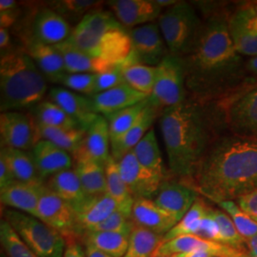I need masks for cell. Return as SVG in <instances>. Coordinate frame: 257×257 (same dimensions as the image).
Instances as JSON below:
<instances>
[{
  "instance_id": "obj_1",
  "label": "cell",
  "mask_w": 257,
  "mask_h": 257,
  "mask_svg": "<svg viewBox=\"0 0 257 257\" xmlns=\"http://www.w3.org/2000/svg\"><path fill=\"white\" fill-rule=\"evenodd\" d=\"M191 186L211 202L236 200L257 189V139L229 137L209 148Z\"/></svg>"
},
{
  "instance_id": "obj_2",
  "label": "cell",
  "mask_w": 257,
  "mask_h": 257,
  "mask_svg": "<svg viewBox=\"0 0 257 257\" xmlns=\"http://www.w3.org/2000/svg\"><path fill=\"white\" fill-rule=\"evenodd\" d=\"M182 58L186 85L197 95L207 96L231 80L238 73L242 59L231 41L228 18L211 16L191 53Z\"/></svg>"
},
{
  "instance_id": "obj_3",
  "label": "cell",
  "mask_w": 257,
  "mask_h": 257,
  "mask_svg": "<svg viewBox=\"0 0 257 257\" xmlns=\"http://www.w3.org/2000/svg\"><path fill=\"white\" fill-rule=\"evenodd\" d=\"M159 126L171 172L178 177L192 179L210 148L209 119L202 107L186 99L162 110Z\"/></svg>"
},
{
  "instance_id": "obj_4",
  "label": "cell",
  "mask_w": 257,
  "mask_h": 257,
  "mask_svg": "<svg viewBox=\"0 0 257 257\" xmlns=\"http://www.w3.org/2000/svg\"><path fill=\"white\" fill-rule=\"evenodd\" d=\"M67 41L83 52L112 64H123L132 54L128 30L113 15L101 9L85 16Z\"/></svg>"
},
{
  "instance_id": "obj_5",
  "label": "cell",
  "mask_w": 257,
  "mask_h": 257,
  "mask_svg": "<svg viewBox=\"0 0 257 257\" xmlns=\"http://www.w3.org/2000/svg\"><path fill=\"white\" fill-rule=\"evenodd\" d=\"M46 77L25 52H7L0 59V110L33 109L43 101Z\"/></svg>"
},
{
  "instance_id": "obj_6",
  "label": "cell",
  "mask_w": 257,
  "mask_h": 257,
  "mask_svg": "<svg viewBox=\"0 0 257 257\" xmlns=\"http://www.w3.org/2000/svg\"><path fill=\"white\" fill-rule=\"evenodd\" d=\"M158 26L170 54L185 57L193 50L202 31L203 24L193 6L178 1L160 15Z\"/></svg>"
},
{
  "instance_id": "obj_7",
  "label": "cell",
  "mask_w": 257,
  "mask_h": 257,
  "mask_svg": "<svg viewBox=\"0 0 257 257\" xmlns=\"http://www.w3.org/2000/svg\"><path fill=\"white\" fill-rule=\"evenodd\" d=\"M2 218L39 257H63L66 240L56 230L37 217L22 211L6 209Z\"/></svg>"
},
{
  "instance_id": "obj_8",
  "label": "cell",
  "mask_w": 257,
  "mask_h": 257,
  "mask_svg": "<svg viewBox=\"0 0 257 257\" xmlns=\"http://www.w3.org/2000/svg\"><path fill=\"white\" fill-rule=\"evenodd\" d=\"M156 67V84L149 99L162 111L186 100L185 63L182 57L170 54Z\"/></svg>"
},
{
  "instance_id": "obj_9",
  "label": "cell",
  "mask_w": 257,
  "mask_h": 257,
  "mask_svg": "<svg viewBox=\"0 0 257 257\" xmlns=\"http://www.w3.org/2000/svg\"><path fill=\"white\" fill-rule=\"evenodd\" d=\"M37 218L58 231L66 242L82 238L73 206L53 193L45 184L38 203Z\"/></svg>"
},
{
  "instance_id": "obj_10",
  "label": "cell",
  "mask_w": 257,
  "mask_h": 257,
  "mask_svg": "<svg viewBox=\"0 0 257 257\" xmlns=\"http://www.w3.org/2000/svg\"><path fill=\"white\" fill-rule=\"evenodd\" d=\"M225 118L234 137L257 139V85L230 97Z\"/></svg>"
},
{
  "instance_id": "obj_11",
  "label": "cell",
  "mask_w": 257,
  "mask_h": 257,
  "mask_svg": "<svg viewBox=\"0 0 257 257\" xmlns=\"http://www.w3.org/2000/svg\"><path fill=\"white\" fill-rule=\"evenodd\" d=\"M128 31L132 40V54L130 56L134 62L157 66L170 55L158 24L152 22Z\"/></svg>"
},
{
  "instance_id": "obj_12",
  "label": "cell",
  "mask_w": 257,
  "mask_h": 257,
  "mask_svg": "<svg viewBox=\"0 0 257 257\" xmlns=\"http://www.w3.org/2000/svg\"><path fill=\"white\" fill-rule=\"evenodd\" d=\"M1 148L21 151L33 150L38 142L36 120L21 111H5L0 114Z\"/></svg>"
},
{
  "instance_id": "obj_13",
  "label": "cell",
  "mask_w": 257,
  "mask_h": 257,
  "mask_svg": "<svg viewBox=\"0 0 257 257\" xmlns=\"http://www.w3.org/2000/svg\"><path fill=\"white\" fill-rule=\"evenodd\" d=\"M118 166L121 176L134 198H155L164 177L142 165L132 151L120 159Z\"/></svg>"
},
{
  "instance_id": "obj_14",
  "label": "cell",
  "mask_w": 257,
  "mask_h": 257,
  "mask_svg": "<svg viewBox=\"0 0 257 257\" xmlns=\"http://www.w3.org/2000/svg\"><path fill=\"white\" fill-rule=\"evenodd\" d=\"M197 198L198 193L193 187L164 179L153 200L162 210L180 221L190 211Z\"/></svg>"
},
{
  "instance_id": "obj_15",
  "label": "cell",
  "mask_w": 257,
  "mask_h": 257,
  "mask_svg": "<svg viewBox=\"0 0 257 257\" xmlns=\"http://www.w3.org/2000/svg\"><path fill=\"white\" fill-rule=\"evenodd\" d=\"M72 26L54 10L37 11L32 26V37L29 40L55 46L66 41L73 33Z\"/></svg>"
},
{
  "instance_id": "obj_16",
  "label": "cell",
  "mask_w": 257,
  "mask_h": 257,
  "mask_svg": "<svg viewBox=\"0 0 257 257\" xmlns=\"http://www.w3.org/2000/svg\"><path fill=\"white\" fill-rule=\"evenodd\" d=\"M108 5L115 19L128 30L152 23L163 12L156 0H113Z\"/></svg>"
},
{
  "instance_id": "obj_17",
  "label": "cell",
  "mask_w": 257,
  "mask_h": 257,
  "mask_svg": "<svg viewBox=\"0 0 257 257\" xmlns=\"http://www.w3.org/2000/svg\"><path fill=\"white\" fill-rule=\"evenodd\" d=\"M78 228L82 233L92 230L118 210V205L108 193L87 195L81 202L73 205Z\"/></svg>"
},
{
  "instance_id": "obj_18",
  "label": "cell",
  "mask_w": 257,
  "mask_h": 257,
  "mask_svg": "<svg viewBox=\"0 0 257 257\" xmlns=\"http://www.w3.org/2000/svg\"><path fill=\"white\" fill-rule=\"evenodd\" d=\"M131 218L135 225L160 235H165L179 222L158 207L153 199L143 197L135 198Z\"/></svg>"
},
{
  "instance_id": "obj_19",
  "label": "cell",
  "mask_w": 257,
  "mask_h": 257,
  "mask_svg": "<svg viewBox=\"0 0 257 257\" xmlns=\"http://www.w3.org/2000/svg\"><path fill=\"white\" fill-rule=\"evenodd\" d=\"M110 149L109 123L105 116L99 114L87 128L82 145L74 156V159L82 157L105 166L111 156Z\"/></svg>"
},
{
  "instance_id": "obj_20",
  "label": "cell",
  "mask_w": 257,
  "mask_h": 257,
  "mask_svg": "<svg viewBox=\"0 0 257 257\" xmlns=\"http://www.w3.org/2000/svg\"><path fill=\"white\" fill-rule=\"evenodd\" d=\"M89 97L92 101L93 111L96 114L107 116L146 100L149 95L138 92L127 83H124Z\"/></svg>"
},
{
  "instance_id": "obj_21",
  "label": "cell",
  "mask_w": 257,
  "mask_h": 257,
  "mask_svg": "<svg viewBox=\"0 0 257 257\" xmlns=\"http://www.w3.org/2000/svg\"><path fill=\"white\" fill-rule=\"evenodd\" d=\"M48 100L59 106L86 130L99 115L93 111L90 97L83 96L66 88H52L48 93Z\"/></svg>"
},
{
  "instance_id": "obj_22",
  "label": "cell",
  "mask_w": 257,
  "mask_h": 257,
  "mask_svg": "<svg viewBox=\"0 0 257 257\" xmlns=\"http://www.w3.org/2000/svg\"><path fill=\"white\" fill-rule=\"evenodd\" d=\"M32 156L43 180L73 167L71 155L48 140H39L32 150Z\"/></svg>"
},
{
  "instance_id": "obj_23",
  "label": "cell",
  "mask_w": 257,
  "mask_h": 257,
  "mask_svg": "<svg viewBox=\"0 0 257 257\" xmlns=\"http://www.w3.org/2000/svg\"><path fill=\"white\" fill-rule=\"evenodd\" d=\"M44 184L25 183L16 180L0 190L1 203L9 209L37 217L38 203Z\"/></svg>"
},
{
  "instance_id": "obj_24",
  "label": "cell",
  "mask_w": 257,
  "mask_h": 257,
  "mask_svg": "<svg viewBox=\"0 0 257 257\" xmlns=\"http://www.w3.org/2000/svg\"><path fill=\"white\" fill-rule=\"evenodd\" d=\"M161 110L155 107L149 99L147 107L143 111L138 122L126 132L122 137L110 141V155L118 162L139 143L146 136L148 132L153 128L156 117L161 114Z\"/></svg>"
},
{
  "instance_id": "obj_25",
  "label": "cell",
  "mask_w": 257,
  "mask_h": 257,
  "mask_svg": "<svg viewBox=\"0 0 257 257\" xmlns=\"http://www.w3.org/2000/svg\"><path fill=\"white\" fill-rule=\"evenodd\" d=\"M55 46L63 56L67 74H102L117 66L83 52L67 40Z\"/></svg>"
},
{
  "instance_id": "obj_26",
  "label": "cell",
  "mask_w": 257,
  "mask_h": 257,
  "mask_svg": "<svg viewBox=\"0 0 257 257\" xmlns=\"http://www.w3.org/2000/svg\"><path fill=\"white\" fill-rule=\"evenodd\" d=\"M26 54L50 82L57 83L66 73L64 59L55 46L28 40Z\"/></svg>"
},
{
  "instance_id": "obj_27",
  "label": "cell",
  "mask_w": 257,
  "mask_h": 257,
  "mask_svg": "<svg viewBox=\"0 0 257 257\" xmlns=\"http://www.w3.org/2000/svg\"><path fill=\"white\" fill-rule=\"evenodd\" d=\"M0 157L4 158L16 180L25 183L44 184V180L37 172L32 153L2 147Z\"/></svg>"
},
{
  "instance_id": "obj_28",
  "label": "cell",
  "mask_w": 257,
  "mask_h": 257,
  "mask_svg": "<svg viewBox=\"0 0 257 257\" xmlns=\"http://www.w3.org/2000/svg\"><path fill=\"white\" fill-rule=\"evenodd\" d=\"M104 168L107 180V193L117 203L118 211L131 217L135 198L121 176L118 162L110 156Z\"/></svg>"
},
{
  "instance_id": "obj_29",
  "label": "cell",
  "mask_w": 257,
  "mask_h": 257,
  "mask_svg": "<svg viewBox=\"0 0 257 257\" xmlns=\"http://www.w3.org/2000/svg\"><path fill=\"white\" fill-rule=\"evenodd\" d=\"M39 140H48L74 156L82 145L86 131L82 128L50 127L37 124Z\"/></svg>"
},
{
  "instance_id": "obj_30",
  "label": "cell",
  "mask_w": 257,
  "mask_h": 257,
  "mask_svg": "<svg viewBox=\"0 0 257 257\" xmlns=\"http://www.w3.org/2000/svg\"><path fill=\"white\" fill-rule=\"evenodd\" d=\"M131 232L128 231H87L82 236L84 244L112 257H123L128 249Z\"/></svg>"
},
{
  "instance_id": "obj_31",
  "label": "cell",
  "mask_w": 257,
  "mask_h": 257,
  "mask_svg": "<svg viewBox=\"0 0 257 257\" xmlns=\"http://www.w3.org/2000/svg\"><path fill=\"white\" fill-rule=\"evenodd\" d=\"M74 171L87 195L107 193V180L104 166L87 158H75Z\"/></svg>"
},
{
  "instance_id": "obj_32",
  "label": "cell",
  "mask_w": 257,
  "mask_h": 257,
  "mask_svg": "<svg viewBox=\"0 0 257 257\" xmlns=\"http://www.w3.org/2000/svg\"><path fill=\"white\" fill-rule=\"evenodd\" d=\"M47 187L72 206L81 202L87 196L75 171L70 169L48 178Z\"/></svg>"
},
{
  "instance_id": "obj_33",
  "label": "cell",
  "mask_w": 257,
  "mask_h": 257,
  "mask_svg": "<svg viewBox=\"0 0 257 257\" xmlns=\"http://www.w3.org/2000/svg\"><path fill=\"white\" fill-rule=\"evenodd\" d=\"M231 41L240 55L254 57L257 55V31L246 24L233 13L228 18Z\"/></svg>"
},
{
  "instance_id": "obj_34",
  "label": "cell",
  "mask_w": 257,
  "mask_h": 257,
  "mask_svg": "<svg viewBox=\"0 0 257 257\" xmlns=\"http://www.w3.org/2000/svg\"><path fill=\"white\" fill-rule=\"evenodd\" d=\"M132 152L142 165L165 178L162 156L157 143L155 128H151Z\"/></svg>"
},
{
  "instance_id": "obj_35",
  "label": "cell",
  "mask_w": 257,
  "mask_h": 257,
  "mask_svg": "<svg viewBox=\"0 0 257 257\" xmlns=\"http://www.w3.org/2000/svg\"><path fill=\"white\" fill-rule=\"evenodd\" d=\"M164 242V235L135 225L130 235L128 249L123 257H154Z\"/></svg>"
},
{
  "instance_id": "obj_36",
  "label": "cell",
  "mask_w": 257,
  "mask_h": 257,
  "mask_svg": "<svg viewBox=\"0 0 257 257\" xmlns=\"http://www.w3.org/2000/svg\"><path fill=\"white\" fill-rule=\"evenodd\" d=\"M32 115L39 125L64 128H83L78 121L71 117L54 102L43 100L32 109ZM86 130V128H85Z\"/></svg>"
},
{
  "instance_id": "obj_37",
  "label": "cell",
  "mask_w": 257,
  "mask_h": 257,
  "mask_svg": "<svg viewBox=\"0 0 257 257\" xmlns=\"http://www.w3.org/2000/svg\"><path fill=\"white\" fill-rule=\"evenodd\" d=\"M157 67L134 63L127 59L123 63L125 83L138 92L151 95L156 84Z\"/></svg>"
},
{
  "instance_id": "obj_38",
  "label": "cell",
  "mask_w": 257,
  "mask_h": 257,
  "mask_svg": "<svg viewBox=\"0 0 257 257\" xmlns=\"http://www.w3.org/2000/svg\"><path fill=\"white\" fill-rule=\"evenodd\" d=\"M148 103L149 97L146 100L140 102L135 106L105 116L109 123L110 141L122 137L138 122L147 107Z\"/></svg>"
},
{
  "instance_id": "obj_39",
  "label": "cell",
  "mask_w": 257,
  "mask_h": 257,
  "mask_svg": "<svg viewBox=\"0 0 257 257\" xmlns=\"http://www.w3.org/2000/svg\"><path fill=\"white\" fill-rule=\"evenodd\" d=\"M209 206L199 197L194 202L183 218L164 235V242L183 235H196L199 230L203 216L207 212Z\"/></svg>"
},
{
  "instance_id": "obj_40",
  "label": "cell",
  "mask_w": 257,
  "mask_h": 257,
  "mask_svg": "<svg viewBox=\"0 0 257 257\" xmlns=\"http://www.w3.org/2000/svg\"><path fill=\"white\" fill-rule=\"evenodd\" d=\"M102 4V1L94 0H61L51 1L49 8L54 10L68 22L72 19H79L80 22L88 14L100 9Z\"/></svg>"
},
{
  "instance_id": "obj_41",
  "label": "cell",
  "mask_w": 257,
  "mask_h": 257,
  "mask_svg": "<svg viewBox=\"0 0 257 257\" xmlns=\"http://www.w3.org/2000/svg\"><path fill=\"white\" fill-rule=\"evenodd\" d=\"M0 242L4 252L9 257H39L3 218L0 221Z\"/></svg>"
},
{
  "instance_id": "obj_42",
  "label": "cell",
  "mask_w": 257,
  "mask_h": 257,
  "mask_svg": "<svg viewBox=\"0 0 257 257\" xmlns=\"http://www.w3.org/2000/svg\"><path fill=\"white\" fill-rule=\"evenodd\" d=\"M215 204H217L230 216L235 228L244 238L247 240L257 236L256 222L252 220L234 200L218 201Z\"/></svg>"
},
{
  "instance_id": "obj_43",
  "label": "cell",
  "mask_w": 257,
  "mask_h": 257,
  "mask_svg": "<svg viewBox=\"0 0 257 257\" xmlns=\"http://www.w3.org/2000/svg\"><path fill=\"white\" fill-rule=\"evenodd\" d=\"M212 213L220 228L221 243L231 248L247 250L246 239L239 233L230 216L225 211L214 209H212Z\"/></svg>"
},
{
  "instance_id": "obj_44",
  "label": "cell",
  "mask_w": 257,
  "mask_h": 257,
  "mask_svg": "<svg viewBox=\"0 0 257 257\" xmlns=\"http://www.w3.org/2000/svg\"><path fill=\"white\" fill-rule=\"evenodd\" d=\"M95 81L96 74H65L57 83L73 92L92 96L94 94Z\"/></svg>"
},
{
  "instance_id": "obj_45",
  "label": "cell",
  "mask_w": 257,
  "mask_h": 257,
  "mask_svg": "<svg viewBox=\"0 0 257 257\" xmlns=\"http://www.w3.org/2000/svg\"><path fill=\"white\" fill-rule=\"evenodd\" d=\"M132 218L122 211H114L110 216L94 227L90 231H128L132 232L134 229Z\"/></svg>"
},
{
  "instance_id": "obj_46",
  "label": "cell",
  "mask_w": 257,
  "mask_h": 257,
  "mask_svg": "<svg viewBox=\"0 0 257 257\" xmlns=\"http://www.w3.org/2000/svg\"><path fill=\"white\" fill-rule=\"evenodd\" d=\"M124 83L125 79L123 76V64L117 65L108 72L96 74L94 94L108 91Z\"/></svg>"
},
{
  "instance_id": "obj_47",
  "label": "cell",
  "mask_w": 257,
  "mask_h": 257,
  "mask_svg": "<svg viewBox=\"0 0 257 257\" xmlns=\"http://www.w3.org/2000/svg\"><path fill=\"white\" fill-rule=\"evenodd\" d=\"M195 236H198L200 238L206 239L209 241L221 243L220 228L213 216L212 209L210 207L207 212L205 213V215L203 216L199 230Z\"/></svg>"
},
{
  "instance_id": "obj_48",
  "label": "cell",
  "mask_w": 257,
  "mask_h": 257,
  "mask_svg": "<svg viewBox=\"0 0 257 257\" xmlns=\"http://www.w3.org/2000/svg\"><path fill=\"white\" fill-rule=\"evenodd\" d=\"M235 202L252 220L257 223V189L240 196Z\"/></svg>"
},
{
  "instance_id": "obj_49",
  "label": "cell",
  "mask_w": 257,
  "mask_h": 257,
  "mask_svg": "<svg viewBox=\"0 0 257 257\" xmlns=\"http://www.w3.org/2000/svg\"><path fill=\"white\" fill-rule=\"evenodd\" d=\"M234 13L249 27L257 31V1L240 6Z\"/></svg>"
},
{
  "instance_id": "obj_50",
  "label": "cell",
  "mask_w": 257,
  "mask_h": 257,
  "mask_svg": "<svg viewBox=\"0 0 257 257\" xmlns=\"http://www.w3.org/2000/svg\"><path fill=\"white\" fill-rule=\"evenodd\" d=\"M19 15L18 6L12 9L0 10V28H5L9 30L17 21Z\"/></svg>"
},
{
  "instance_id": "obj_51",
  "label": "cell",
  "mask_w": 257,
  "mask_h": 257,
  "mask_svg": "<svg viewBox=\"0 0 257 257\" xmlns=\"http://www.w3.org/2000/svg\"><path fill=\"white\" fill-rule=\"evenodd\" d=\"M15 181L16 178L10 170L9 166L6 163L4 158L0 157V190L8 187Z\"/></svg>"
},
{
  "instance_id": "obj_52",
  "label": "cell",
  "mask_w": 257,
  "mask_h": 257,
  "mask_svg": "<svg viewBox=\"0 0 257 257\" xmlns=\"http://www.w3.org/2000/svg\"><path fill=\"white\" fill-rule=\"evenodd\" d=\"M63 257H87L85 248H83L77 239L66 242Z\"/></svg>"
},
{
  "instance_id": "obj_53",
  "label": "cell",
  "mask_w": 257,
  "mask_h": 257,
  "mask_svg": "<svg viewBox=\"0 0 257 257\" xmlns=\"http://www.w3.org/2000/svg\"><path fill=\"white\" fill-rule=\"evenodd\" d=\"M11 44V36L8 29L0 28V49L3 53L4 51H7Z\"/></svg>"
},
{
  "instance_id": "obj_54",
  "label": "cell",
  "mask_w": 257,
  "mask_h": 257,
  "mask_svg": "<svg viewBox=\"0 0 257 257\" xmlns=\"http://www.w3.org/2000/svg\"><path fill=\"white\" fill-rule=\"evenodd\" d=\"M172 257H214L211 253L197 249V250H192V251H187V252H181V253H176L172 255Z\"/></svg>"
},
{
  "instance_id": "obj_55",
  "label": "cell",
  "mask_w": 257,
  "mask_h": 257,
  "mask_svg": "<svg viewBox=\"0 0 257 257\" xmlns=\"http://www.w3.org/2000/svg\"><path fill=\"white\" fill-rule=\"evenodd\" d=\"M84 245H85V251H86V256L87 257H112L93 248L89 244H84Z\"/></svg>"
},
{
  "instance_id": "obj_56",
  "label": "cell",
  "mask_w": 257,
  "mask_h": 257,
  "mask_svg": "<svg viewBox=\"0 0 257 257\" xmlns=\"http://www.w3.org/2000/svg\"><path fill=\"white\" fill-rule=\"evenodd\" d=\"M247 250L250 257H257V236L246 240Z\"/></svg>"
},
{
  "instance_id": "obj_57",
  "label": "cell",
  "mask_w": 257,
  "mask_h": 257,
  "mask_svg": "<svg viewBox=\"0 0 257 257\" xmlns=\"http://www.w3.org/2000/svg\"><path fill=\"white\" fill-rule=\"evenodd\" d=\"M246 68L248 72L257 75V55L254 57H250L246 64Z\"/></svg>"
},
{
  "instance_id": "obj_58",
  "label": "cell",
  "mask_w": 257,
  "mask_h": 257,
  "mask_svg": "<svg viewBox=\"0 0 257 257\" xmlns=\"http://www.w3.org/2000/svg\"><path fill=\"white\" fill-rule=\"evenodd\" d=\"M156 3L163 9V8H170L172 6H174L178 1L175 0H156Z\"/></svg>"
},
{
  "instance_id": "obj_59",
  "label": "cell",
  "mask_w": 257,
  "mask_h": 257,
  "mask_svg": "<svg viewBox=\"0 0 257 257\" xmlns=\"http://www.w3.org/2000/svg\"><path fill=\"white\" fill-rule=\"evenodd\" d=\"M1 257H9V256H8V255H7V254H6V253H3V252H2V253H1Z\"/></svg>"
},
{
  "instance_id": "obj_60",
  "label": "cell",
  "mask_w": 257,
  "mask_h": 257,
  "mask_svg": "<svg viewBox=\"0 0 257 257\" xmlns=\"http://www.w3.org/2000/svg\"><path fill=\"white\" fill-rule=\"evenodd\" d=\"M154 257H172V256H154Z\"/></svg>"
}]
</instances>
